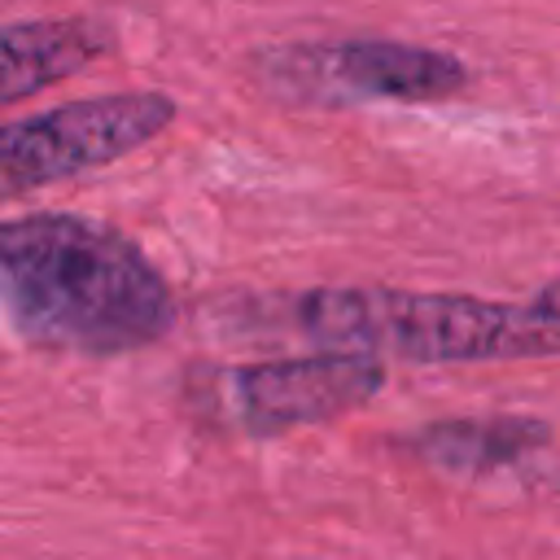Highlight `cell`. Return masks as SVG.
<instances>
[{
    "label": "cell",
    "instance_id": "6da1fadb",
    "mask_svg": "<svg viewBox=\"0 0 560 560\" xmlns=\"http://www.w3.org/2000/svg\"><path fill=\"white\" fill-rule=\"evenodd\" d=\"M0 311L31 346L127 354L171 332L175 293L127 232L44 210L0 223Z\"/></svg>",
    "mask_w": 560,
    "mask_h": 560
},
{
    "label": "cell",
    "instance_id": "7a4b0ae2",
    "mask_svg": "<svg viewBox=\"0 0 560 560\" xmlns=\"http://www.w3.org/2000/svg\"><path fill=\"white\" fill-rule=\"evenodd\" d=\"M254 328L398 363H512L560 359V311L538 302H490L472 293H416L385 284H315L262 293L241 306Z\"/></svg>",
    "mask_w": 560,
    "mask_h": 560
},
{
    "label": "cell",
    "instance_id": "3957f363",
    "mask_svg": "<svg viewBox=\"0 0 560 560\" xmlns=\"http://www.w3.org/2000/svg\"><path fill=\"white\" fill-rule=\"evenodd\" d=\"M254 79L267 96L298 109H359L459 96L468 88V66L429 44L346 35L258 48Z\"/></svg>",
    "mask_w": 560,
    "mask_h": 560
},
{
    "label": "cell",
    "instance_id": "277c9868",
    "mask_svg": "<svg viewBox=\"0 0 560 560\" xmlns=\"http://www.w3.org/2000/svg\"><path fill=\"white\" fill-rule=\"evenodd\" d=\"M175 122V101L166 92H109L88 101H66L31 118L0 127V201L101 171L140 144L158 140Z\"/></svg>",
    "mask_w": 560,
    "mask_h": 560
},
{
    "label": "cell",
    "instance_id": "5b68a950",
    "mask_svg": "<svg viewBox=\"0 0 560 560\" xmlns=\"http://www.w3.org/2000/svg\"><path fill=\"white\" fill-rule=\"evenodd\" d=\"M385 363L368 354L311 350L271 363H236L210 372L206 407L223 429L245 438H280L368 407L385 389Z\"/></svg>",
    "mask_w": 560,
    "mask_h": 560
},
{
    "label": "cell",
    "instance_id": "8992f818",
    "mask_svg": "<svg viewBox=\"0 0 560 560\" xmlns=\"http://www.w3.org/2000/svg\"><path fill=\"white\" fill-rule=\"evenodd\" d=\"M416 464L459 481L560 486V433L538 416H446L394 438Z\"/></svg>",
    "mask_w": 560,
    "mask_h": 560
},
{
    "label": "cell",
    "instance_id": "52a82bcc",
    "mask_svg": "<svg viewBox=\"0 0 560 560\" xmlns=\"http://www.w3.org/2000/svg\"><path fill=\"white\" fill-rule=\"evenodd\" d=\"M109 35L88 18H39L0 26V109L92 66Z\"/></svg>",
    "mask_w": 560,
    "mask_h": 560
},
{
    "label": "cell",
    "instance_id": "ba28073f",
    "mask_svg": "<svg viewBox=\"0 0 560 560\" xmlns=\"http://www.w3.org/2000/svg\"><path fill=\"white\" fill-rule=\"evenodd\" d=\"M534 302H538V306H547V311H560V276H556V280H547V284L534 293Z\"/></svg>",
    "mask_w": 560,
    "mask_h": 560
}]
</instances>
